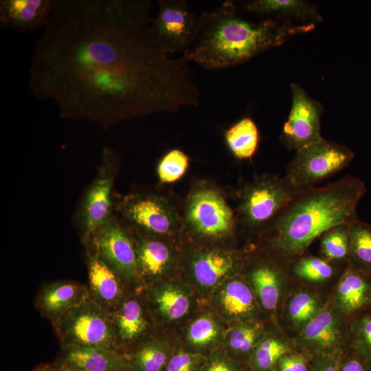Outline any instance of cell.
Listing matches in <instances>:
<instances>
[{
	"label": "cell",
	"mask_w": 371,
	"mask_h": 371,
	"mask_svg": "<svg viewBox=\"0 0 371 371\" xmlns=\"http://www.w3.org/2000/svg\"><path fill=\"white\" fill-rule=\"evenodd\" d=\"M150 0H54L29 67L33 95L64 118L109 126L199 106L188 62L156 44Z\"/></svg>",
	"instance_id": "obj_1"
},
{
	"label": "cell",
	"mask_w": 371,
	"mask_h": 371,
	"mask_svg": "<svg viewBox=\"0 0 371 371\" xmlns=\"http://www.w3.org/2000/svg\"><path fill=\"white\" fill-rule=\"evenodd\" d=\"M201 27L195 42L181 56L210 70L244 63L288 38L312 30L314 23L293 25L273 19L259 21L244 16L232 1L200 14Z\"/></svg>",
	"instance_id": "obj_2"
},
{
	"label": "cell",
	"mask_w": 371,
	"mask_h": 371,
	"mask_svg": "<svg viewBox=\"0 0 371 371\" xmlns=\"http://www.w3.org/2000/svg\"><path fill=\"white\" fill-rule=\"evenodd\" d=\"M366 192L363 181L352 176L300 191L269 224L271 248L284 258L302 255L318 236L356 219Z\"/></svg>",
	"instance_id": "obj_3"
},
{
	"label": "cell",
	"mask_w": 371,
	"mask_h": 371,
	"mask_svg": "<svg viewBox=\"0 0 371 371\" xmlns=\"http://www.w3.org/2000/svg\"><path fill=\"white\" fill-rule=\"evenodd\" d=\"M52 325L62 348H98L120 352L111 314L90 299L69 311Z\"/></svg>",
	"instance_id": "obj_4"
},
{
	"label": "cell",
	"mask_w": 371,
	"mask_h": 371,
	"mask_svg": "<svg viewBox=\"0 0 371 371\" xmlns=\"http://www.w3.org/2000/svg\"><path fill=\"white\" fill-rule=\"evenodd\" d=\"M354 156L348 146L322 138L296 151L284 178L295 190H307L346 167Z\"/></svg>",
	"instance_id": "obj_5"
},
{
	"label": "cell",
	"mask_w": 371,
	"mask_h": 371,
	"mask_svg": "<svg viewBox=\"0 0 371 371\" xmlns=\"http://www.w3.org/2000/svg\"><path fill=\"white\" fill-rule=\"evenodd\" d=\"M285 178L264 176L247 184L241 191L239 214L245 225L270 224L298 192Z\"/></svg>",
	"instance_id": "obj_6"
},
{
	"label": "cell",
	"mask_w": 371,
	"mask_h": 371,
	"mask_svg": "<svg viewBox=\"0 0 371 371\" xmlns=\"http://www.w3.org/2000/svg\"><path fill=\"white\" fill-rule=\"evenodd\" d=\"M201 27L197 15L185 0H159L158 12L151 19L155 41L168 55L185 52L196 40Z\"/></svg>",
	"instance_id": "obj_7"
},
{
	"label": "cell",
	"mask_w": 371,
	"mask_h": 371,
	"mask_svg": "<svg viewBox=\"0 0 371 371\" xmlns=\"http://www.w3.org/2000/svg\"><path fill=\"white\" fill-rule=\"evenodd\" d=\"M186 217L194 232L210 238L229 236L235 225L233 212L222 195L207 187L191 192L186 203Z\"/></svg>",
	"instance_id": "obj_8"
},
{
	"label": "cell",
	"mask_w": 371,
	"mask_h": 371,
	"mask_svg": "<svg viewBox=\"0 0 371 371\" xmlns=\"http://www.w3.org/2000/svg\"><path fill=\"white\" fill-rule=\"evenodd\" d=\"M92 251L122 280L139 279L135 241L112 216L92 236Z\"/></svg>",
	"instance_id": "obj_9"
},
{
	"label": "cell",
	"mask_w": 371,
	"mask_h": 371,
	"mask_svg": "<svg viewBox=\"0 0 371 371\" xmlns=\"http://www.w3.org/2000/svg\"><path fill=\"white\" fill-rule=\"evenodd\" d=\"M292 104L281 134L283 144L291 150H297L319 141L322 104L311 98L297 83H292Z\"/></svg>",
	"instance_id": "obj_10"
},
{
	"label": "cell",
	"mask_w": 371,
	"mask_h": 371,
	"mask_svg": "<svg viewBox=\"0 0 371 371\" xmlns=\"http://www.w3.org/2000/svg\"><path fill=\"white\" fill-rule=\"evenodd\" d=\"M115 153L105 148L99 172L87 191L82 205L81 223L83 237L88 243L93 234L111 217Z\"/></svg>",
	"instance_id": "obj_11"
},
{
	"label": "cell",
	"mask_w": 371,
	"mask_h": 371,
	"mask_svg": "<svg viewBox=\"0 0 371 371\" xmlns=\"http://www.w3.org/2000/svg\"><path fill=\"white\" fill-rule=\"evenodd\" d=\"M119 210L126 219L150 235L170 234L180 225L175 209L157 195L126 196L120 201Z\"/></svg>",
	"instance_id": "obj_12"
},
{
	"label": "cell",
	"mask_w": 371,
	"mask_h": 371,
	"mask_svg": "<svg viewBox=\"0 0 371 371\" xmlns=\"http://www.w3.org/2000/svg\"><path fill=\"white\" fill-rule=\"evenodd\" d=\"M88 300L89 295L86 284L76 281L58 280L42 286L35 300V306L53 324Z\"/></svg>",
	"instance_id": "obj_13"
},
{
	"label": "cell",
	"mask_w": 371,
	"mask_h": 371,
	"mask_svg": "<svg viewBox=\"0 0 371 371\" xmlns=\"http://www.w3.org/2000/svg\"><path fill=\"white\" fill-rule=\"evenodd\" d=\"M89 299L112 313L126 299L123 280L93 251L87 254Z\"/></svg>",
	"instance_id": "obj_14"
},
{
	"label": "cell",
	"mask_w": 371,
	"mask_h": 371,
	"mask_svg": "<svg viewBox=\"0 0 371 371\" xmlns=\"http://www.w3.org/2000/svg\"><path fill=\"white\" fill-rule=\"evenodd\" d=\"M54 4V0H1L0 23L23 33L43 29Z\"/></svg>",
	"instance_id": "obj_15"
},
{
	"label": "cell",
	"mask_w": 371,
	"mask_h": 371,
	"mask_svg": "<svg viewBox=\"0 0 371 371\" xmlns=\"http://www.w3.org/2000/svg\"><path fill=\"white\" fill-rule=\"evenodd\" d=\"M301 341L304 352L312 357L340 352V325L332 310H321L304 328Z\"/></svg>",
	"instance_id": "obj_16"
},
{
	"label": "cell",
	"mask_w": 371,
	"mask_h": 371,
	"mask_svg": "<svg viewBox=\"0 0 371 371\" xmlns=\"http://www.w3.org/2000/svg\"><path fill=\"white\" fill-rule=\"evenodd\" d=\"M63 362L87 371H131L129 358L123 353L104 348H63Z\"/></svg>",
	"instance_id": "obj_17"
},
{
	"label": "cell",
	"mask_w": 371,
	"mask_h": 371,
	"mask_svg": "<svg viewBox=\"0 0 371 371\" xmlns=\"http://www.w3.org/2000/svg\"><path fill=\"white\" fill-rule=\"evenodd\" d=\"M238 258L233 253L213 249L196 253L191 262V271L196 281L202 286L218 284L234 271Z\"/></svg>",
	"instance_id": "obj_18"
},
{
	"label": "cell",
	"mask_w": 371,
	"mask_h": 371,
	"mask_svg": "<svg viewBox=\"0 0 371 371\" xmlns=\"http://www.w3.org/2000/svg\"><path fill=\"white\" fill-rule=\"evenodd\" d=\"M116 342L120 351L121 344H128L142 337L147 332L149 322L141 302L134 297H126L120 306L111 313Z\"/></svg>",
	"instance_id": "obj_19"
},
{
	"label": "cell",
	"mask_w": 371,
	"mask_h": 371,
	"mask_svg": "<svg viewBox=\"0 0 371 371\" xmlns=\"http://www.w3.org/2000/svg\"><path fill=\"white\" fill-rule=\"evenodd\" d=\"M139 276L155 278L166 273L173 256L170 247L155 237H144L135 241Z\"/></svg>",
	"instance_id": "obj_20"
},
{
	"label": "cell",
	"mask_w": 371,
	"mask_h": 371,
	"mask_svg": "<svg viewBox=\"0 0 371 371\" xmlns=\"http://www.w3.org/2000/svg\"><path fill=\"white\" fill-rule=\"evenodd\" d=\"M361 269L348 268L337 286V299L341 308L352 313L371 302V282Z\"/></svg>",
	"instance_id": "obj_21"
},
{
	"label": "cell",
	"mask_w": 371,
	"mask_h": 371,
	"mask_svg": "<svg viewBox=\"0 0 371 371\" xmlns=\"http://www.w3.org/2000/svg\"><path fill=\"white\" fill-rule=\"evenodd\" d=\"M243 9L258 14L291 16L304 21L322 20L317 8L302 0H254L245 3Z\"/></svg>",
	"instance_id": "obj_22"
},
{
	"label": "cell",
	"mask_w": 371,
	"mask_h": 371,
	"mask_svg": "<svg viewBox=\"0 0 371 371\" xmlns=\"http://www.w3.org/2000/svg\"><path fill=\"white\" fill-rule=\"evenodd\" d=\"M225 139L234 157L240 159H249L258 148V130L251 118L244 117L225 131Z\"/></svg>",
	"instance_id": "obj_23"
},
{
	"label": "cell",
	"mask_w": 371,
	"mask_h": 371,
	"mask_svg": "<svg viewBox=\"0 0 371 371\" xmlns=\"http://www.w3.org/2000/svg\"><path fill=\"white\" fill-rule=\"evenodd\" d=\"M281 273L269 265L255 267L249 279L262 305L267 310H274L278 303L281 289Z\"/></svg>",
	"instance_id": "obj_24"
},
{
	"label": "cell",
	"mask_w": 371,
	"mask_h": 371,
	"mask_svg": "<svg viewBox=\"0 0 371 371\" xmlns=\"http://www.w3.org/2000/svg\"><path fill=\"white\" fill-rule=\"evenodd\" d=\"M219 302L223 311L229 316L244 317L255 309L254 294L243 281L235 280L227 282L219 294Z\"/></svg>",
	"instance_id": "obj_25"
},
{
	"label": "cell",
	"mask_w": 371,
	"mask_h": 371,
	"mask_svg": "<svg viewBox=\"0 0 371 371\" xmlns=\"http://www.w3.org/2000/svg\"><path fill=\"white\" fill-rule=\"evenodd\" d=\"M157 310L166 318L175 320L189 311L190 301L186 293L175 285H164L151 291Z\"/></svg>",
	"instance_id": "obj_26"
},
{
	"label": "cell",
	"mask_w": 371,
	"mask_h": 371,
	"mask_svg": "<svg viewBox=\"0 0 371 371\" xmlns=\"http://www.w3.org/2000/svg\"><path fill=\"white\" fill-rule=\"evenodd\" d=\"M293 352V348L286 342L268 337L256 344L247 366L249 371H276L280 358Z\"/></svg>",
	"instance_id": "obj_27"
},
{
	"label": "cell",
	"mask_w": 371,
	"mask_h": 371,
	"mask_svg": "<svg viewBox=\"0 0 371 371\" xmlns=\"http://www.w3.org/2000/svg\"><path fill=\"white\" fill-rule=\"evenodd\" d=\"M172 354L157 341L143 344L130 357L131 371H164Z\"/></svg>",
	"instance_id": "obj_28"
},
{
	"label": "cell",
	"mask_w": 371,
	"mask_h": 371,
	"mask_svg": "<svg viewBox=\"0 0 371 371\" xmlns=\"http://www.w3.org/2000/svg\"><path fill=\"white\" fill-rule=\"evenodd\" d=\"M350 258L361 269L371 271V225L357 218L349 224Z\"/></svg>",
	"instance_id": "obj_29"
},
{
	"label": "cell",
	"mask_w": 371,
	"mask_h": 371,
	"mask_svg": "<svg viewBox=\"0 0 371 371\" xmlns=\"http://www.w3.org/2000/svg\"><path fill=\"white\" fill-rule=\"evenodd\" d=\"M349 224L337 225L322 235L321 251L328 261H342L350 258Z\"/></svg>",
	"instance_id": "obj_30"
},
{
	"label": "cell",
	"mask_w": 371,
	"mask_h": 371,
	"mask_svg": "<svg viewBox=\"0 0 371 371\" xmlns=\"http://www.w3.org/2000/svg\"><path fill=\"white\" fill-rule=\"evenodd\" d=\"M259 328L244 324L236 326L230 333L229 347L233 355L238 359H245L248 363L250 356L256 347L259 336Z\"/></svg>",
	"instance_id": "obj_31"
},
{
	"label": "cell",
	"mask_w": 371,
	"mask_h": 371,
	"mask_svg": "<svg viewBox=\"0 0 371 371\" xmlns=\"http://www.w3.org/2000/svg\"><path fill=\"white\" fill-rule=\"evenodd\" d=\"M189 157L180 149L166 153L157 165V175L161 183H170L179 180L186 172Z\"/></svg>",
	"instance_id": "obj_32"
},
{
	"label": "cell",
	"mask_w": 371,
	"mask_h": 371,
	"mask_svg": "<svg viewBox=\"0 0 371 371\" xmlns=\"http://www.w3.org/2000/svg\"><path fill=\"white\" fill-rule=\"evenodd\" d=\"M319 311L317 300L306 292L295 294L288 307L289 317L296 327L304 328Z\"/></svg>",
	"instance_id": "obj_33"
},
{
	"label": "cell",
	"mask_w": 371,
	"mask_h": 371,
	"mask_svg": "<svg viewBox=\"0 0 371 371\" xmlns=\"http://www.w3.org/2000/svg\"><path fill=\"white\" fill-rule=\"evenodd\" d=\"M295 274L311 282L329 279L334 273L333 267L326 259L308 256L299 259L293 266Z\"/></svg>",
	"instance_id": "obj_34"
},
{
	"label": "cell",
	"mask_w": 371,
	"mask_h": 371,
	"mask_svg": "<svg viewBox=\"0 0 371 371\" xmlns=\"http://www.w3.org/2000/svg\"><path fill=\"white\" fill-rule=\"evenodd\" d=\"M218 327L208 316H201L192 323L188 328V337L191 345L204 348L210 345L218 335Z\"/></svg>",
	"instance_id": "obj_35"
},
{
	"label": "cell",
	"mask_w": 371,
	"mask_h": 371,
	"mask_svg": "<svg viewBox=\"0 0 371 371\" xmlns=\"http://www.w3.org/2000/svg\"><path fill=\"white\" fill-rule=\"evenodd\" d=\"M205 360L199 352L180 350L172 355L164 371H201Z\"/></svg>",
	"instance_id": "obj_36"
},
{
	"label": "cell",
	"mask_w": 371,
	"mask_h": 371,
	"mask_svg": "<svg viewBox=\"0 0 371 371\" xmlns=\"http://www.w3.org/2000/svg\"><path fill=\"white\" fill-rule=\"evenodd\" d=\"M355 350L371 362V315L361 317L353 325Z\"/></svg>",
	"instance_id": "obj_37"
},
{
	"label": "cell",
	"mask_w": 371,
	"mask_h": 371,
	"mask_svg": "<svg viewBox=\"0 0 371 371\" xmlns=\"http://www.w3.org/2000/svg\"><path fill=\"white\" fill-rule=\"evenodd\" d=\"M201 371H244L242 364L225 352H214L210 355Z\"/></svg>",
	"instance_id": "obj_38"
},
{
	"label": "cell",
	"mask_w": 371,
	"mask_h": 371,
	"mask_svg": "<svg viewBox=\"0 0 371 371\" xmlns=\"http://www.w3.org/2000/svg\"><path fill=\"white\" fill-rule=\"evenodd\" d=\"M313 357L306 352H291L279 360L276 371H309Z\"/></svg>",
	"instance_id": "obj_39"
},
{
	"label": "cell",
	"mask_w": 371,
	"mask_h": 371,
	"mask_svg": "<svg viewBox=\"0 0 371 371\" xmlns=\"http://www.w3.org/2000/svg\"><path fill=\"white\" fill-rule=\"evenodd\" d=\"M355 353L344 355L341 352L338 371H371V362L355 350Z\"/></svg>",
	"instance_id": "obj_40"
},
{
	"label": "cell",
	"mask_w": 371,
	"mask_h": 371,
	"mask_svg": "<svg viewBox=\"0 0 371 371\" xmlns=\"http://www.w3.org/2000/svg\"><path fill=\"white\" fill-rule=\"evenodd\" d=\"M341 354V351L313 357L309 371H338Z\"/></svg>",
	"instance_id": "obj_41"
},
{
	"label": "cell",
	"mask_w": 371,
	"mask_h": 371,
	"mask_svg": "<svg viewBox=\"0 0 371 371\" xmlns=\"http://www.w3.org/2000/svg\"><path fill=\"white\" fill-rule=\"evenodd\" d=\"M54 371H87L79 367L63 362L60 366Z\"/></svg>",
	"instance_id": "obj_42"
},
{
	"label": "cell",
	"mask_w": 371,
	"mask_h": 371,
	"mask_svg": "<svg viewBox=\"0 0 371 371\" xmlns=\"http://www.w3.org/2000/svg\"><path fill=\"white\" fill-rule=\"evenodd\" d=\"M32 371H54V369L48 364H41Z\"/></svg>",
	"instance_id": "obj_43"
},
{
	"label": "cell",
	"mask_w": 371,
	"mask_h": 371,
	"mask_svg": "<svg viewBox=\"0 0 371 371\" xmlns=\"http://www.w3.org/2000/svg\"></svg>",
	"instance_id": "obj_44"
}]
</instances>
